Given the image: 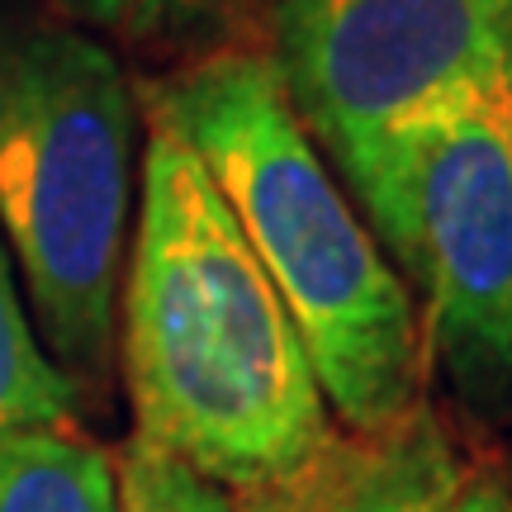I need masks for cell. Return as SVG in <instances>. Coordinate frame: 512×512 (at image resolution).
I'll return each mask as SVG.
<instances>
[{
    "label": "cell",
    "mask_w": 512,
    "mask_h": 512,
    "mask_svg": "<svg viewBox=\"0 0 512 512\" xmlns=\"http://www.w3.org/2000/svg\"><path fill=\"white\" fill-rule=\"evenodd\" d=\"M67 15L119 38H171L200 29L223 10V0H57Z\"/></svg>",
    "instance_id": "obj_10"
},
{
    "label": "cell",
    "mask_w": 512,
    "mask_h": 512,
    "mask_svg": "<svg viewBox=\"0 0 512 512\" xmlns=\"http://www.w3.org/2000/svg\"><path fill=\"white\" fill-rule=\"evenodd\" d=\"M138 105L100 38L0 5V242L67 380L110 370Z\"/></svg>",
    "instance_id": "obj_3"
},
{
    "label": "cell",
    "mask_w": 512,
    "mask_h": 512,
    "mask_svg": "<svg viewBox=\"0 0 512 512\" xmlns=\"http://www.w3.org/2000/svg\"><path fill=\"white\" fill-rule=\"evenodd\" d=\"M508 57L512 0H280L271 62L318 152L347 162Z\"/></svg>",
    "instance_id": "obj_5"
},
{
    "label": "cell",
    "mask_w": 512,
    "mask_h": 512,
    "mask_svg": "<svg viewBox=\"0 0 512 512\" xmlns=\"http://www.w3.org/2000/svg\"><path fill=\"white\" fill-rule=\"evenodd\" d=\"M460 489L465 470L446 432L427 413H413L399 432L366 441L318 512H456Z\"/></svg>",
    "instance_id": "obj_6"
},
{
    "label": "cell",
    "mask_w": 512,
    "mask_h": 512,
    "mask_svg": "<svg viewBox=\"0 0 512 512\" xmlns=\"http://www.w3.org/2000/svg\"><path fill=\"white\" fill-rule=\"evenodd\" d=\"M76 389L38 342L15 261L0 242V437L10 432H62L76 422Z\"/></svg>",
    "instance_id": "obj_8"
},
{
    "label": "cell",
    "mask_w": 512,
    "mask_h": 512,
    "mask_svg": "<svg viewBox=\"0 0 512 512\" xmlns=\"http://www.w3.org/2000/svg\"><path fill=\"white\" fill-rule=\"evenodd\" d=\"M456 512H512V494L498 479H465Z\"/></svg>",
    "instance_id": "obj_11"
},
{
    "label": "cell",
    "mask_w": 512,
    "mask_h": 512,
    "mask_svg": "<svg viewBox=\"0 0 512 512\" xmlns=\"http://www.w3.org/2000/svg\"><path fill=\"white\" fill-rule=\"evenodd\" d=\"M119 318L133 437L238 512H318L366 451L337 437L285 299L195 147L162 119L147 128Z\"/></svg>",
    "instance_id": "obj_1"
},
{
    "label": "cell",
    "mask_w": 512,
    "mask_h": 512,
    "mask_svg": "<svg viewBox=\"0 0 512 512\" xmlns=\"http://www.w3.org/2000/svg\"><path fill=\"white\" fill-rule=\"evenodd\" d=\"M337 171L418 304L427 356L475 408L512 413V57Z\"/></svg>",
    "instance_id": "obj_4"
},
{
    "label": "cell",
    "mask_w": 512,
    "mask_h": 512,
    "mask_svg": "<svg viewBox=\"0 0 512 512\" xmlns=\"http://www.w3.org/2000/svg\"><path fill=\"white\" fill-rule=\"evenodd\" d=\"M152 119L195 147L309 347L332 418L380 441L422 413L418 304L332 181L266 53H209L152 86Z\"/></svg>",
    "instance_id": "obj_2"
},
{
    "label": "cell",
    "mask_w": 512,
    "mask_h": 512,
    "mask_svg": "<svg viewBox=\"0 0 512 512\" xmlns=\"http://www.w3.org/2000/svg\"><path fill=\"white\" fill-rule=\"evenodd\" d=\"M119 512H238V503L219 494L209 479L185 470L176 456L152 441L128 437L119 451Z\"/></svg>",
    "instance_id": "obj_9"
},
{
    "label": "cell",
    "mask_w": 512,
    "mask_h": 512,
    "mask_svg": "<svg viewBox=\"0 0 512 512\" xmlns=\"http://www.w3.org/2000/svg\"><path fill=\"white\" fill-rule=\"evenodd\" d=\"M0 512H119V460L76 427L10 432L0 437Z\"/></svg>",
    "instance_id": "obj_7"
}]
</instances>
